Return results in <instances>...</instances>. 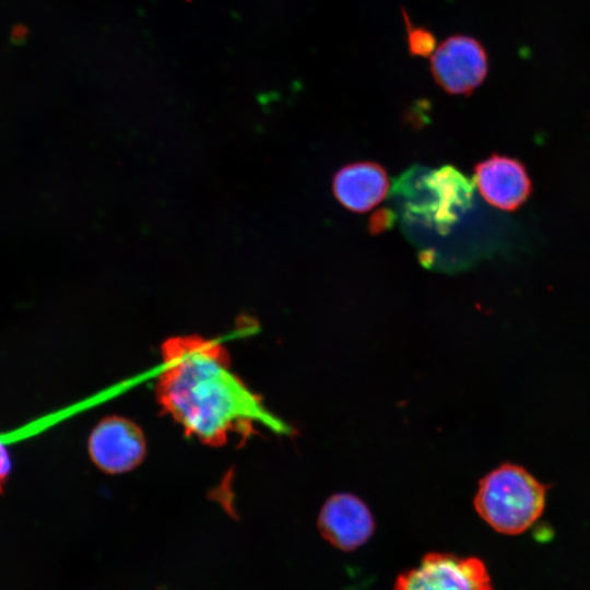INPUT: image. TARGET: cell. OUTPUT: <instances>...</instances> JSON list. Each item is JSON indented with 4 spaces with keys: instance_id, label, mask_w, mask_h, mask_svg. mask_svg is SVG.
Masks as SVG:
<instances>
[{
    "instance_id": "6da1fadb",
    "label": "cell",
    "mask_w": 590,
    "mask_h": 590,
    "mask_svg": "<svg viewBox=\"0 0 590 590\" xmlns=\"http://www.w3.org/2000/svg\"><path fill=\"white\" fill-rule=\"evenodd\" d=\"M158 364L157 402L187 436L217 447L233 436L248 437L258 425L285 430L233 370L221 341L170 338L162 344Z\"/></svg>"
},
{
    "instance_id": "7a4b0ae2",
    "label": "cell",
    "mask_w": 590,
    "mask_h": 590,
    "mask_svg": "<svg viewBox=\"0 0 590 590\" xmlns=\"http://www.w3.org/2000/svg\"><path fill=\"white\" fill-rule=\"evenodd\" d=\"M546 486L524 468L503 463L479 483L474 507L497 532L519 534L542 515Z\"/></svg>"
},
{
    "instance_id": "3957f363",
    "label": "cell",
    "mask_w": 590,
    "mask_h": 590,
    "mask_svg": "<svg viewBox=\"0 0 590 590\" xmlns=\"http://www.w3.org/2000/svg\"><path fill=\"white\" fill-rule=\"evenodd\" d=\"M474 182L452 165L421 175L403 176L394 188L406 198V212L423 220L439 233L449 232L459 213L472 205Z\"/></svg>"
},
{
    "instance_id": "277c9868",
    "label": "cell",
    "mask_w": 590,
    "mask_h": 590,
    "mask_svg": "<svg viewBox=\"0 0 590 590\" xmlns=\"http://www.w3.org/2000/svg\"><path fill=\"white\" fill-rule=\"evenodd\" d=\"M435 83L450 95H470L485 80L488 58L474 37L456 34L445 38L430 56Z\"/></svg>"
},
{
    "instance_id": "5b68a950",
    "label": "cell",
    "mask_w": 590,
    "mask_h": 590,
    "mask_svg": "<svg viewBox=\"0 0 590 590\" xmlns=\"http://www.w3.org/2000/svg\"><path fill=\"white\" fill-rule=\"evenodd\" d=\"M394 590H493L484 563L476 557L428 553L401 574Z\"/></svg>"
},
{
    "instance_id": "8992f818",
    "label": "cell",
    "mask_w": 590,
    "mask_h": 590,
    "mask_svg": "<svg viewBox=\"0 0 590 590\" xmlns=\"http://www.w3.org/2000/svg\"><path fill=\"white\" fill-rule=\"evenodd\" d=\"M92 462L103 472L121 474L137 468L146 453L141 427L122 416H108L92 429L87 440Z\"/></svg>"
},
{
    "instance_id": "52a82bcc",
    "label": "cell",
    "mask_w": 590,
    "mask_h": 590,
    "mask_svg": "<svg viewBox=\"0 0 590 590\" xmlns=\"http://www.w3.org/2000/svg\"><path fill=\"white\" fill-rule=\"evenodd\" d=\"M474 184L488 204L503 211L517 210L532 191L524 165L516 158L498 154L474 166Z\"/></svg>"
},
{
    "instance_id": "ba28073f",
    "label": "cell",
    "mask_w": 590,
    "mask_h": 590,
    "mask_svg": "<svg viewBox=\"0 0 590 590\" xmlns=\"http://www.w3.org/2000/svg\"><path fill=\"white\" fill-rule=\"evenodd\" d=\"M318 529L334 547L353 551L373 535L375 521L366 504L357 496L340 493L331 496L322 506Z\"/></svg>"
},
{
    "instance_id": "9c48e42d",
    "label": "cell",
    "mask_w": 590,
    "mask_h": 590,
    "mask_svg": "<svg viewBox=\"0 0 590 590\" xmlns=\"http://www.w3.org/2000/svg\"><path fill=\"white\" fill-rule=\"evenodd\" d=\"M389 179L386 169L376 162L364 161L344 165L332 178V192L349 211L365 213L387 196Z\"/></svg>"
},
{
    "instance_id": "30bf717a",
    "label": "cell",
    "mask_w": 590,
    "mask_h": 590,
    "mask_svg": "<svg viewBox=\"0 0 590 590\" xmlns=\"http://www.w3.org/2000/svg\"><path fill=\"white\" fill-rule=\"evenodd\" d=\"M401 11L406 31V46L410 56L421 58L432 56L437 48L434 33L424 26L414 25L404 8Z\"/></svg>"
},
{
    "instance_id": "8fae6325",
    "label": "cell",
    "mask_w": 590,
    "mask_h": 590,
    "mask_svg": "<svg viewBox=\"0 0 590 590\" xmlns=\"http://www.w3.org/2000/svg\"><path fill=\"white\" fill-rule=\"evenodd\" d=\"M394 215L390 210L381 209L373 214L368 228L371 234H379L392 226Z\"/></svg>"
}]
</instances>
